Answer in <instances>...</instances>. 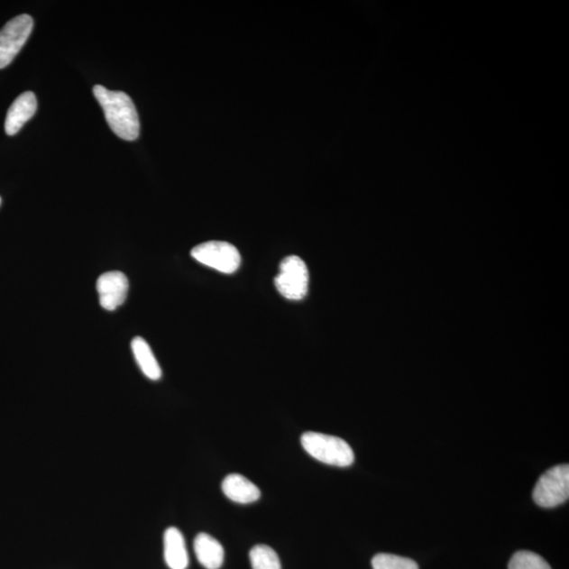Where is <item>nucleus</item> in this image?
Segmentation results:
<instances>
[{"mask_svg":"<svg viewBox=\"0 0 569 569\" xmlns=\"http://www.w3.org/2000/svg\"><path fill=\"white\" fill-rule=\"evenodd\" d=\"M94 96L105 112L112 133L124 141H135L140 136L141 124L134 103L128 94L111 91L101 85L94 86Z\"/></svg>","mask_w":569,"mask_h":569,"instance_id":"1","label":"nucleus"},{"mask_svg":"<svg viewBox=\"0 0 569 569\" xmlns=\"http://www.w3.org/2000/svg\"><path fill=\"white\" fill-rule=\"evenodd\" d=\"M301 443L306 453L325 464L347 467L354 461L353 448L341 437L309 431L302 436Z\"/></svg>","mask_w":569,"mask_h":569,"instance_id":"2","label":"nucleus"},{"mask_svg":"<svg viewBox=\"0 0 569 569\" xmlns=\"http://www.w3.org/2000/svg\"><path fill=\"white\" fill-rule=\"evenodd\" d=\"M280 295L290 301H302L309 290V271L306 262L297 255L287 256L280 264L274 279Z\"/></svg>","mask_w":569,"mask_h":569,"instance_id":"3","label":"nucleus"},{"mask_svg":"<svg viewBox=\"0 0 569 569\" xmlns=\"http://www.w3.org/2000/svg\"><path fill=\"white\" fill-rule=\"evenodd\" d=\"M533 497L544 509L556 508L569 497V465L561 464L548 469L537 481Z\"/></svg>","mask_w":569,"mask_h":569,"instance_id":"4","label":"nucleus"},{"mask_svg":"<svg viewBox=\"0 0 569 569\" xmlns=\"http://www.w3.org/2000/svg\"><path fill=\"white\" fill-rule=\"evenodd\" d=\"M191 256L201 264L225 274L236 272L242 262L239 250L233 243L222 241L203 243L191 250Z\"/></svg>","mask_w":569,"mask_h":569,"instance_id":"5","label":"nucleus"},{"mask_svg":"<svg viewBox=\"0 0 569 569\" xmlns=\"http://www.w3.org/2000/svg\"><path fill=\"white\" fill-rule=\"evenodd\" d=\"M33 18L23 14L14 18L0 30V69L11 64L32 33Z\"/></svg>","mask_w":569,"mask_h":569,"instance_id":"6","label":"nucleus"},{"mask_svg":"<svg viewBox=\"0 0 569 569\" xmlns=\"http://www.w3.org/2000/svg\"><path fill=\"white\" fill-rule=\"evenodd\" d=\"M96 289L102 307L115 311L126 301L129 280L126 275L120 271L104 273L97 280Z\"/></svg>","mask_w":569,"mask_h":569,"instance_id":"7","label":"nucleus"},{"mask_svg":"<svg viewBox=\"0 0 569 569\" xmlns=\"http://www.w3.org/2000/svg\"><path fill=\"white\" fill-rule=\"evenodd\" d=\"M37 110V99L33 92H24L11 105L5 122V131L8 135L20 133L23 124L31 120Z\"/></svg>","mask_w":569,"mask_h":569,"instance_id":"8","label":"nucleus"},{"mask_svg":"<svg viewBox=\"0 0 569 569\" xmlns=\"http://www.w3.org/2000/svg\"><path fill=\"white\" fill-rule=\"evenodd\" d=\"M222 490L231 501L239 504L254 503L261 498L259 487L239 473L229 474L225 478Z\"/></svg>","mask_w":569,"mask_h":569,"instance_id":"9","label":"nucleus"},{"mask_svg":"<svg viewBox=\"0 0 569 569\" xmlns=\"http://www.w3.org/2000/svg\"><path fill=\"white\" fill-rule=\"evenodd\" d=\"M164 555L170 569H187L189 565L185 537L178 528H169L164 535Z\"/></svg>","mask_w":569,"mask_h":569,"instance_id":"10","label":"nucleus"},{"mask_svg":"<svg viewBox=\"0 0 569 569\" xmlns=\"http://www.w3.org/2000/svg\"><path fill=\"white\" fill-rule=\"evenodd\" d=\"M195 552L206 569H220L225 559L222 544L208 534H199L195 540Z\"/></svg>","mask_w":569,"mask_h":569,"instance_id":"11","label":"nucleus"},{"mask_svg":"<svg viewBox=\"0 0 569 569\" xmlns=\"http://www.w3.org/2000/svg\"><path fill=\"white\" fill-rule=\"evenodd\" d=\"M137 365L146 377L152 381H158L161 378V368L156 360L151 347L142 339V337H134L131 343Z\"/></svg>","mask_w":569,"mask_h":569,"instance_id":"12","label":"nucleus"},{"mask_svg":"<svg viewBox=\"0 0 569 569\" xmlns=\"http://www.w3.org/2000/svg\"><path fill=\"white\" fill-rule=\"evenodd\" d=\"M252 569H281L277 553L267 546H256L250 552Z\"/></svg>","mask_w":569,"mask_h":569,"instance_id":"13","label":"nucleus"},{"mask_svg":"<svg viewBox=\"0 0 569 569\" xmlns=\"http://www.w3.org/2000/svg\"><path fill=\"white\" fill-rule=\"evenodd\" d=\"M372 564L373 569H418L416 561L390 554L375 555Z\"/></svg>","mask_w":569,"mask_h":569,"instance_id":"14","label":"nucleus"},{"mask_svg":"<svg viewBox=\"0 0 569 569\" xmlns=\"http://www.w3.org/2000/svg\"><path fill=\"white\" fill-rule=\"evenodd\" d=\"M509 569H552L541 555L528 550H521L512 555Z\"/></svg>","mask_w":569,"mask_h":569,"instance_id":"15","label":"nucleus"},{"mask_svg":"<svg viewBox=\"0 0 569 569\" xmlns=\"http://www.w3.org/2000/svg\"><path fill=\"white\" fill-rule=\"evenodd\" d=\"M0 204H2V198H0Z\"/></svg>","mask_w":569,"mask_h":569,"instance_id":"16","label":"nucleus"}]
</instances>
